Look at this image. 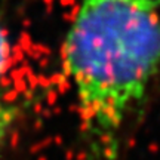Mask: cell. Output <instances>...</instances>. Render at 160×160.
I'll use <instances>...</instances> for the list:
<instances>
[{
    "mask_svg": "<svg viewBox=\"0 0 160 160\" xmlns=\"http://www.w3.org/2000/svg\"><path fill=\"white\" fill-rule=\"evenodd\" d=\"M19 117V105L0 97V153L8 144L13 128Z\"/></svg>",
    "mask_w": 160,
    "mask_h": 160,
    "instance_id": "7a4b0ae2",
    "label": "cell"
},
{
    "mask_svg": "<svg viewBox=\"0 0 160 160\" xmlns=\"http://www.w3.org/2000/svg\"><path fill=\"white\" fill-rule=\"evenodd\" d=\"M147 2H150L151 5H154L156 8H157V9L160 11V0H147Z\"/></svg>",
    "mask_w": 160,
    "mask_h": 160,
    "instance_id": "277c9868",
    "label": "cell"
},
{
    "mask_svg": "<svg viewBox=\"0 0 160 160\" xmlns=\"http://www.w3.org/2000/svg\"><path fill=\"white\" fill-rule=\"evenodd\" d=\"M11 61V42L3 24H0V80L3 79Z\"/></svg>",
    "mask_w": 160,
    "mask_h": 160,
    "instance_id": "3957f363",
    "label": "cell"
},
{
    "mask_svg": "<svg viewBox=\"0 0 160 160\" xmlns=\"http://www.w3.org/2000/svg\"><path fill=\"white\" fill-rule=\"evenodd\" d=\"M83 160H123L160 73V11L147 0H82L62 43Z\"/></svg>",
    "mask_w": 160,
    "mask_h": 160,
    "instance_id": "6da1fadb",
    "label": "cell"
}]
</instances>
